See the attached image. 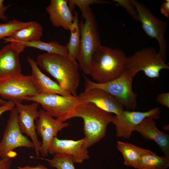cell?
<instances>
[{
    "instance_id": "36",
    "label": "cell",
    "mask_w": 169,
    "mask_h": 169,
    "mask_svg": "<svg viewBox=\"0 0 169 169\" xmlns=\"http://www.w3.org/2000/svg\"></svg>"
},
{
    "instance_id": "18",
    "label": "cell",
    "mask_w": 169,
    "mask_h": 169,
    "mask_svg": "<svg viewBox=\"0 0 169 169\" xmlns=\"http://www.w3.org/2000/svg\"><path fill=\"white\" fill-rule=\"evenodd\" d=\"M68 3V0H51L45 9L54 27H61L65 30L69 31L74 16Z\"/></svg>"
},
{
    "instance_id": "15",
    "label": "cell",
    "mask_w": 169,
    "mask_h": 169,
    "mask_svg": "<svg viewBox=\"0 0 169 169\" xmlns=\"http://www.w3.org/2000/svg\"><path fill=\"white\" fill-rule=\"evenodd\" d=\"M78 96L83 102L91 103L99 108L115 115H119L124 110L123 106L115 98L100 89L84 91Z\"/></svg>"
},
{
    "instance_id": "7",
    "label": "cell",
    "mask_w": 169,
    "mask_h": 169,
    "mask_svg": "<svg viewBox=\"0 0 169 169\" xmlns=\"http://www.w3.org/2000/svg\"><path fill=\"white\" fill-rule=\"evenodd\" d=\"M24 100L36 102L53 117L61 122L73 118L77 107L83 102L78 95L65 96L57 94L39 93Z\"/></svg>"
},
{
    "instance_id": "29",
    "label": "cell",
    "mask_w": 169,
    "mask_h": 169,
    "mask_svg": "<svg viewBox=\"0 0 169 169\" xmlns=\"http://www.w3.org/2000/svg\"><path fill=\"white\" fill-rule=\"evenodd\" d=\"M157 102L161 105L169 108V93H162L157 96Z\"/></svg>"
},
{
    "instance_id": "17",
    "label": "cell",
    "mask_w": 169,
    "mask_h": 169,
    "mask_svg": "<svg viewBox=\"0 0 169 169\" xmlns=\"http://www.w3.org/2000/svg\"><path fill=\"white\" fill-rule=\"evenodd\" d=\"M144 139L154 141L158 145L165 156L169 157V135L160 130L153 119L146 118L135 129Z\"/></svg>"
},
{
    "instance_id": "5",
    "label": "cell",
    "mask_w": 169,
    "mask_h": 169,
    "mask_svg": "<svg viewBox=\"0 0 169 169\" xmlns=\"http://www.w3.org/2000/svg\"><path fill=\"white\" fill-rule=\"evenodd\" d=\"M84 77L85 86L84 91L95 88L103 90L114 96L128 110L136 109L137 106V95L132 89L134 77L126 70H125L117 78L103 84L93 82L84 76Z\"/></svg>"
},
{
    "instance_id": "14",
    "label": "cell",
    "mask_w": 169,
    "mask_h": 169,
    "mask_svg": "<svg viewBox=\"0 0 169 169\" xmlns=\"http://www.w3.org/2000/svg\"><path fill=\"white\" fill-rule=\"evenodd\" d=\"M25 48L22 44L11 42L0 49V81L21 73L19 56Z\"/></svg>"
},
{
    "instance_id": "19",
    "label": "cell",
    "mask_w": 169,
    "mask_h": 169,
    "mask_svg": "<svg viewBox=\"0 0 169 169\" xmlns=\"http://www.w3.org/2000/svg\"><path fill=\"white\" fill-rule=\"evenodd\" d=\"M27 60L31 68V75L40 94H57L65 96L72 95L62 89L58 83L43 73L39 68L36 62L33 59L28 57Z\"/></svg>"
},
{
    "instance_id": "6",
    "label": "cell",
    "mask_w": 169,
    "mask_h": 169,
    "mask_svg": "<svg viewBox=\"0 0 169 169\" xmlns=\"http://www.w3.org/2000/svg\"><path fill=\"white\" fill-rule=\"evenodd\" d=\"M153 47L144 48L127 57L125 70L133 77L140 71L148 77L158 78L160 72L163 69H169V66Z\"/></svg>"
},
{
    "instance_id": "22",
    "label": "cell",
    "mask_w": 169,
    "mask_h": 169,
    "mask_svg": "<svg viewBox=\"0 0 169 169\" xmlns=\"http://www.w3.org/2000/svg\"><path fill=\"white\" fill-rule=\"evenodd\" d=\"M169 166V157H161L149 150L142 155L134 166L138 169H166Z\"/></svg>"
},
{
    "instance_id": "25",
    "label": "cell",
    "mask_w": 169,
    "mask_h": 169,
    "mask_svg": "<svg viewBox=\"0 0 169 169\" xmlns=\"http://www.w3.org/2000/svg\"><path fill=\"white\" fill-rule=\"evenodd\" d=\"M54 155L53 157L50 159L39 157H31L46 161L51 166L57 169H75L71 156L64 154H57Z\"/></svg>"
},
{
    "instance_id": "28",
    "label": "cell",
    "mask_w": 169,
    "mask_h": 169,
    "mask_svg": "<svg viewBox=\"0 0 169 169\" xmlns=\"http://www.w3.org/2000/svg\"><path fill=\"white\" fill-rule=\"evenodd\" d=\"M117 5L125 8L133 19L139 22L138 12L130 0H114Z\"/></svg>"
},
{
    "instance_id": "33",
    "label": "cell",
    "mask_w": 169,
    "mask_h": 169,
    "mask_svg": "<svg viewBox=\"0 0 169 169\" xmlns=\"http://www.w3.org/2000/svg\"><path fill=\"white\" fill-rule=\"evenodd\" d=\"M12 164L11 158L6 157L0 160V169H10Z\"/></svg>"
},
{
    "instance_id": "27",
    "label": "cell",
    "mask_w": 169,
    "mask_h": 169,
    "mask_svg": "<svg viewBox=\"0 0 169 169\" xmlns=\"http://www.w3.org/2000/svg\"><path fill=\"white\" fill-rule=\"evenodd\" d=\"M68 2L69 3V7L72 12L74 6H77L80 9L82 16L90 8L91 4H112L108 1L102 0H68Z\"/></svg>"
},
{
    "instance_id": "13",
    "label": "cell",
    "mask_w": 169,
    "mask_h": 169,
    "mask_svg": "<svg viewBox=\"0 0 169 169\" xmlns=\"http://www.w3.org/2000/svg\"><path fill=\"white\" fill-rule=\"evenodd\" d=\"M39 115L35 124L37 133L42 138L40 152L43 156H48L50 146L58 132L70 125L68 122H61L54 119L43 109L39 110Z\"/></svg>"
},
{
    "instance_id": "35",
    "label": "cell",
    "mask_w": 169,
    "mask_h": 169,
    "mask_svg": "<svg viewBox=\"0 0 169 169\" xmlns=\"http://www.w3.org/2000/svg\"><path fill=\"white\" fill-rule=\"evenodd\" d=\"M7 101H6L0 98V105H3Z\"/></svg>"
},
{
    "instance_id": "10",
    "label": "cell",
    "mask_w": 169,
    "mask_h": 169,
    "mask_svg": "<svg viewBox=\"0 0 169 169\" xmlns=\"http://www.w3.org/2000/svg\"><path fill=\"white\" fill-rule=\"evenodd\" d=\"M18 111L15 106L11 111L0 142V157H7L8 154L19 147L34 148L33 144L24 136L19 128L18 117Z\"/></svg>"
},
{
    "instance_id": "3",
    "label": "cell",
    "mask_w": 169,
    "mask_h": 169,
    "mask_svg": "<svg viewBox=\"0 0 169 169\" xmlns=\"http://www.w3.org/2000/svg\"><path fill=\"white\" fill-rule=\"evenodd\" d=\"M114 115L90 102H82L76 107L73 118L84 121L83 131L85 139L84 148L88 149L105 137L108 125Z\"/></svg>"
},
{
    "instance_id": "4",
    "label": "cell",
    "mask_w": 169,
    "mask_h": 169,
    "mask_svg": "<svg viewBox=\"0 0 169 169\" xmlns=\"http://www.w3.org/2000/svg\"><path fill=\"white\" fill-rule=\"evenodd\" d=\"M82 17L84 21L79 23L80 44L76 59L79 68L84 74L89 75L93 55L101 44L97 22L90 7Z\"/></svg>"
},
{
    "instance_id": "12",
    "label": "cell",
    "mask_w": 169,
    "mask_h": 169,
    "mask_svg": "<svg viewBox=\"0 0 169 169\" xmlns=\"http://www.w3.org/2000/svg\"><path fill=\"white\" fill-rule=\"evenodd\" d=\"M14 103L18 111V120L20 130L23 134L31 138L36 155L39 157L41 143L38 138L35 121L39 117V112L38 110L39 104L36 102L25 105L18 102Z\"/></svg>"
},
{
    "instance_id": "24",
    "label": "cell",
    "mask_w": 169,
    "mask_h": 169,
    "mask_svg": "<svg viewBox=\"0 0 169 169\" xmlns=\"http://www.w3.org/2000/svg\"><path fill=\"white\" fill-rule=\"evenodd\" d=\"M21 44H23L25 47L34 48L46 51L48 53L64 55H68L66 46L60 44L57 41H53L45 42L39 40L22 43Z\"/></svg>"
},
{
    "instance_id": "2",
    "label": "cell",
    "mask_w": 169,
    "mask_h": 169,
    "mask_svg": "<svg viewBox=\"0 0 169 169\" xmlns=\"http://www.w3.org/2000/svg\"><path fill=\"white\" fill-rule=\"evenodd\" d=\"M127 57L120 49L101 45L93 55L89 75L98 83L115 79L124 72Z\"/></svg>"
},
{
    "instance_id": "8",
    "label": "cell",
    "mask_w": 169,
    "mask_h": 169,
    "mask_svg": "<svg viewBox=\"0 0 169 169\" xmlns=\"http://www.w3.org/2000/svg\"><path fill=\"white\" fill-rule=\"evenodd\" d=\"M138 14L139 22L146 34L152 39H156L159 45V53L166 61L167 42L165 38L168 27L166 21L155 17L144 4L136 0H130Z\"/></svg>"
},
{
    "instance_id": "30",
    "label": "cell",
    "mask_w": 169,
    "mask_h": 169,
    "mask_svg": "<svg viewBox=\"0 0 169 169\" xmlns=\"http://www.w3.org/2000/svg\"><path fill=\"white\" fill-rule=\"evenodd\" d=\"M15 107V103L11 101H8L4 104L0 105V116L3 113L6 111H11Z\"/></svg>"
},
{
    "instance_id": "9",
    "label": "cell",
    "mask_w": 169,
    "mask_h": 169,
    "mask_svg": "<svg viewBox=\"0 0 169 169\" xmlns=\"http://www.w3.org/2000/svg\"><path fill=\"white\" fill-rule=\"evenodd\" d=\"M39 93L31 75L21 73L0 81V96L8 101L21 103L25 98Z\"/></svg>"
},
{
    "instance_id": "20",
    "label": "cell",
    "mask_w": 169,
    "mask_h": 169,
    "mask_svg": "<svg viewBox=\"0 0 169 169\" xmlns=\"http://www.w3.org/2000/svg\"><path fill=\"white\" fill-rule=\"evenodd\" d=\"M43 28L41 24L35 21L13 32L9 37L3 38L4 42L21 44L40 40L42 36Z\"/></svg>"
},
{
    "instance_id": "32",
    "label": "cell",
    "mask_w": 169,
    "mask_h": 169,
    "mask_svg": "<svg viewBox=\"0 0 169 169\" xmlns=\"http://www.w3.org/2000/svg\"><path fill=\"white\" fill-rule=\"evenodd\" d=\"M161 13L167 18H169V0H166L161 4Z\"/></svg>"
},
{
    "instance_id": "11",
    "label": "cell",
    "mask_w": 169,
    "mask_h": 169,
    "mask_svg": "<svg viewBox=\"0 0 169 169\" xmlns=\"http://www.w3.org/2000/svg\"><path fill=\"white\" fill-rule=\"evenodd\" d=\"M160 115V110L158 107L146 112L124 110L119 115L114 116L112 123L115 126L117 137L129 139L136 126L144 119L156 120Z\"/></svg>"
},
{
    "instance_id": "1",
    "label": "cell",
    "mask_w": 169,
    "mask_h": 169,
    "mask_svg": "<svg viewBox=\"0 0 169 169\" xmlns=\"http://www.w3.org/2000/svg\"><path fill=\"white\" fill-rule=\"evenodd\" d=\"M36 62L57 80L62 89L73 96L78 95L80 76L75 59L68 55L46 53L39 55Z\"/></svg>"
},
{
    "instance_id": "16",
    "label": "cell",
    "mask_w": 169,
    "mask_h": 169,
    "mask_svg": "<svg viewBox=\"0 0 169 169\" xmlns=\"http://www.w3.org/2000/svg\"><path fill=\"white\" fill-rule=\"evenodd\" d=\"M84 137L77 141L60 139L57 137L53 139L49 150V153L53 155L66 154L71 156L74 163H82L90 158L87 149L84 147Z\"/></svg>"
},
{
    "instance_id": "21",
    "label": "cell",
    "mask_w": 169,
    "mask_h": 169,
    "mask_svg": "<svg viewBox=\"0 0 169 169\" xmlns=\"http://www.w3.org/2000/svg\"><path fill=\"white\" fill-rule=\"evenodd\" d=\"M117 146L123 157L124 164L130 167H134L141 157L149 150L120 141H117Z\"/></svg>"
},
{
    "instance_id": "34",
    "label": "cell",
    "mask_w": 169,
    "mask_h": 169,
    "mask_svg": "<svg viewBox=\"0 0 169 169\" xmlns=\"http://www.w3.org/2000/svg\"><path fill=\"white\" fill-rule=\"evenodd\" d=\"M18 169H49L44 166L39 164L35 166H18Z\"/></svg>"
},
{
    "instance_id": "26",
    "label": "cell",
    "mask_w": 169,
    "mask_h": 169,
    "mask_svg": "<svg viewBox=\"0 0 169 169\" xmlns=\"http://www.w3.org/2000/svg\"><path fill=\"white\" fill-rule=\"evenodd\" d=\"M32 21L24 22L14 19L5 23H0V41L9 37L15 31L27 26Z\"/></svg>"
},
{
    "instance_id": "31",
    "label": "cell",
    "mask_w": 169,
    "mask_h": 169,
    "mask_svg": "<svg viewBox=\"0 0 169 169\" xmlns=\"http://www.w3.org/2000/svg\"><path fill=\"white\" fill-rule=\"evenodd\" d=\"M4 2L3 0H0V19L4 21H6L8 17L5 14V12L11 6V5H4L3 4Z\"/></svg>"
},
{
    "instance_id": "23",
    "label": "cell",
    "mask_w": 169,
    "mask_h": 169,
    "mask_svg": "<svg viewBox=\"0 0 169 169\" xmlns=\"http://www.w3.org/2000/svg\"><path fill=\"white\" fill-rule=\"evenodd\" d=\"M69 31L70 37L66 46L68 55L71 58L76 60L79 51L80 39L78 14L76 11L74 12V21Z\"/></svg>"
}]
</instances>
